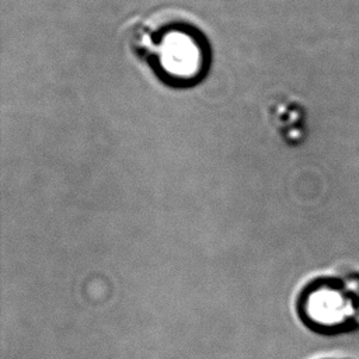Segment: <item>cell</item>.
I'll use <instances>...</instances> for the list:
<instances>
[{"instance_id": "1", "label": "cell", "mask_w": 359, "mask_h": 359, "mask_svg": "<svg viewBox=\"0 0 359 359\" xmlns=\"http://www.w3.org/2000/svg\"><path fill=\"white\" fill-rule=\"evenodd\" d=\"M128 36L132 49L171 83H194L209 66V42L185 17L172 13L149 15L136 21Z\"/></svg>"}, {"instance_id": "2", "label": "cell", "mask_w": 359, "mask_h": 359, "mask_svg": "<svg viewBox=\"0 0 359 359\" xmlns=\"http://www.w3.org/2000/svg\"><path fill=\"white\" fill-rule=\"evenodd\" d=\"M302 320L311 330L335 335L359 328V275L323 278L310 283L299 302Z\"/></svg>"}]
</instances>
